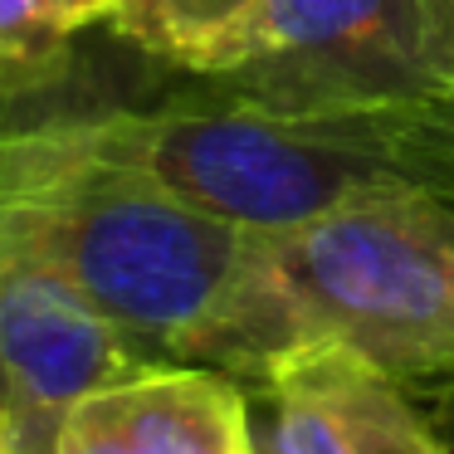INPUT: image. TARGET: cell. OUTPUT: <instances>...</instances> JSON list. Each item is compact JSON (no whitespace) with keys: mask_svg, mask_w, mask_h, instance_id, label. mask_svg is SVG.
Listing matches in <instances>:
<instances>
[{"mask_svg":"<svg viewBox=\"0 0 454 454\" xmlns=\"http://www.w3.org/2000/svg\"><path fill=\"white\" fill-rule=\"evenodd\" d=\"M0 235L59 269L147 362L200 366L259 254L74 118L0 122Z\"/></svg>","mask_w":454,"mask_h":454,"instance_id":"cell-1","label":"cell"},{"mask_svg":"<svg viewBox=\"0 0 454 454\" xmlns=\"http://www.w3.org/2000/svg\"><path fill=\"white\" fill-rule=\"evenodd\" d=\"M74 128L249 235H288L362 196L411 191L381 113H274L215 89L147 113L74 118Z\"/></svg>","mask_w":454,"mask_h":454,"instance_id":"cell-2","label":"cell"},{"mask_svg":"<svg viewBox=\"0 0 454 454\" xmlns=\"http://www.w3.org/2000/svg\"><path fill=\"white\" fill-rule=\"evenodd\" d=\"M294 352L342 347L405 391H454V245L420 191L264 235Z\"/></svg>","mask_w":454,"mask_h":454,"instance_id":"cell-3","label":"cell"},{"mask_svg":"<svg viewBox=\"0 0 454 454\" xmlns=\"http://www.w3.org/2000/svg\"><path fill=\"white\" fill-rule=\"evenodd\" d=\"M220 93L274 113L454 98V0H264Z\"/></svg>","mask_w":454,"mask_h":454,"instance_id":"cell-4","label":"cell"},{"mask_svg":"<svg viewBox=\"0 0 454 454\" xmlns=\"http://www.w3.org/2000/svg\"><path fill=\"white\" fill-rule=\"evenodd\" d=\"M98 401L122 454H254L249 391L215 366H147Z\"/></svg>","mask_w":454,"mask_h":454,"instance_id":"cell-5","label":"cell"},{"mask_svg":"<svg viewBox=\"0 0 454 454\" xmlns=\"http://www.w3.org/2000/svg\"><path fill=\"white\" fill-rule=\"evenodd\" d=\"M278 366L303 372L333 401V411L342 415L356 454H450L440 430L415 411L411 391L395 386L391 376H381L376 366H366L362 356L323 342V347H303V352H294Z\"/></svg>","mask_w":454,"mask_h":454,"instance_id":"cell-6","label":"cell"},{"mask_svg":"<svg viewBox=\"0 0 454 454\" xmlns=\"http://www.w3.org/2000/svg\"><path fill=\"white\" fill-rule=\"evenodd\" d=\"M264 0H113L108 30L196 79L235 69Z\"/></svg>","mask_w":454,"mask_h":454,"instance_id":"cell-7","label":"cell"},{"mask_svg":"<svg viewBox=\"0 0 454 454\" xmlns=\"http://www.w3.org/2000/svg\"><path fill=\"white\" fill-rule=\"evenodd\" d=\"M113 0H0V98L40 89L69 64V44L108 25Z\"/></svg>","mask_w":454,"mask_h":454,"instance_id":"cell-8","label":"cell"},{"mask_svg":"<svg viewBox=\"0 0 454 454\" xmlns=\"http://www.w3.org/2000/svg\"><path fill=\"white\" fill-rule=\"evenodd\" d=\"M249 430L254 454H356L333 401L294 366L249 386Z\"/></svg>","mask_w":454,"mask_h":454,"instance_id":"cell-9","label":"cell"},{"mask_svg":"<svg viewBox=\"0 0 454 454\" xmlns=\"http://www.w3.org/2000/svg\"><path fill=\"white\" fill-rule=\"evenodd\" d=\"M381 132L405 186L420 191L454 245V98L381 108Z\"/></svg>","mask_w":454,"mask_h":454,"instance_id":"cell-10","label":"cell"},{"mask_svg":"<svg viewBox=\"0 0 454 454\" xmlns=\"http://www.w3.org/2000/svg\"><path fill=\"white\" fill-rule=\"evenodd\" d=\"M54 454H122L118 430H113L98 391H93L89 401L74 405V415L64 420V430H59V450Z\"/></svg>","mask_w":454,"mask_h":454,"instance_id":"cell-11","label":"cell"},{"mask_svg":"<svg viewBox=\"0 0 454 454\" xmlns=\"http://www.w3.org/2000/svg\"><path fill=\"white\" fill-rule=\"evenodd\" d=\"M0 454H11V450H5V444H0Z\"/></svg>","mask_w":454,"mask_h":454,"instance_id":"cell-12","label":"cell"}]
</instances>
